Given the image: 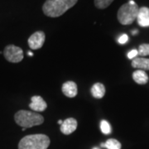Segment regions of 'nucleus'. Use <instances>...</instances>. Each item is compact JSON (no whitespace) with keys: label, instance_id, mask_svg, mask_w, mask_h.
I'll return each mask as SVG.
<instances>
[{"label":"nucleus","instance_id":"1","mask_svg":"<svg viewBox=\"0 0 149 149\" xmlns=\"http://www.w3.org/2000/svg\"><path fill=\"white\" fill-rule=\"evenodd\" d=\"M78 0H47L42 6L43 13L50 17H58L76 4Z\"/></svg>","mask_w":149,"mask_h":149},{"label":"nucleus","instance_id":"2","mask_svg":"<svg viewBox=\"0 0 149 149\" xmlns=\"http://www.w3.org/2000/svg\"><path fill=\"white\" fill-rule=\"evenodd\" d=\"M51 140L45 134L27 135L20 140L18 149H47Z\"/></svg>","mask_w":149,"mask_h":149},{"label":"nucleus","instance_id":"3","mask_svg":"<svg viewBox=\"0 0 149 149\" xmlns=\"http://www.w3.org/2000/svg\"><path fill=\"white\" fill-rule=\"evenodd\" d=\"M14 119L17 124L22 128H32L44 123V118L36 112L19 110L15 113Z\"/></svg>","mask_w":149,"mask_h":149},{"label":"nucleus","instance_id":"4","mask_svg":"<svg viewBox=\"0 0 149 149\" xmlns=\"http://www.w3.org/2000/svg\"><path fill=\"white\" fill-rule=\"evenodd\" d=\"M139 10L138 4L133 0H130L128 3L121 6L118 9V20L122 25H130L137 19Z\"/></svg>","mask_w":149,"mask_h":149},{"label":"nucleus","instance_id":"5","mask_svg":"<svg viewBox=\"0 0 149 149\" xmlns=\"http://www.w3.org/2000/svg\"><path fill=\"white\" fill-rule=\"evenodd\" d=\"M5 59L11 63H18L23 60V51L19 47L14 45H8L3 51Z\"/></svg>","mask_w":149,"mask_h":149},{"label":"nucleus","instance_id":"6","mask_svg":"<svg viewBox=\"0 0 149 149\" xmlns=\"http://www.w3.org/2000/svg\"><path fill=\"white\" fill-rule=\"evenodd\" d=\"M46 36L42 31H37L34 32L32 36L28 38V46L32 50H38L42 47L43 44L45 42Z\"/></svg>","mask_w":149,"mask_h":149},{"label":"nucleus","instance_id":"7","mask_svg":"<svg viewBox=\"0 0 149 149\" xmlns=\"http://www.w3.org/2000/svg\"><path fill=\"white\" fill-rule=\"evenodd\" d=\"M77 125H78V123L76 121V119H74L73 118H66L61 125V132L65 135H70L76 130Z\"/></svg>","mask_w":149,"mask_h":149},{"label":"nucleus","instance_id":"8","mask_svg":"<svg viewBox=\"0 0 149 149\" xmlns=\"http://www.w3.org/2000/svg\"><path fill=\"white\" fill-rule=\"evenodd\" d=\"M31 104H29L30 109L35 112H43L47 108V104L43 100L42 97L39 95L32 96Z\"/></svg>","mask_w":149,"mask_h":149},{"label":"nucleus","instance_id":"9","mask_svg":"<svg viewBox=\"0 0 149 149\" xmlns=\"http://www.w3.org/2000/svg\"><path fill=\"white\" fill-rule=\"evenodd\" d=\"M61 91L66 97L74 98L78 93L77 85H76V83H74V81H70V80L66 81L62 85Z\"/></svg>","mask_w":149,"mask_h":149},{"label":"nucleus","instance_id":"10","mask_svg":"<svg viewBox=\"0 0 149 149\" xmlns=\"http://www.w3.org/2000/svg\"><path fill=\"white\" fill-rule=\"evenodd\" d=\"M138 23L140 27H149V8L147 7H142L139 10V13L137 16Z\"/></svg>","mask_w":149,"mask_h":149},{"label":"nucleus","instance_id":"11","mask_svg":"<svg viewBox=\"0 0 149 149\" xmlns=\"http://www.w3.org/2000/svg\"><path fill=\"white\" fill-rule=\"evenodd\" d=\"M133 80L139 85H145L148 82V75L142 70H137L133 73Z\"/></svg>","mask_w":149,"mask_h":149},{"label":"nucleus","instance_id":"12","mask_svg":"<svg viewBox=\"0 0 149 149\" xmlns=\"http://www.w3.org/2000/svg\"><path fill=\"white\" fill-rule=\"evenodd\" d=\"M91 95L95 99H102L105 95V87L102 83H95L91 87Z\"/></svg>","mask_w":149,"mask_h":149},{"label":"nucleus","instance_id":"13","mask_svg":"<svg viewBox=\"0 0 149 149\" xmlns=\"http://www.w3.org/2000/svg\"><path fill=\"white\" fill-rule=\"evenodd\" d=\"M132 66L142 70H149V59L134 58L132 61Z\"/></svg>","mask_w":149,"mask_h":149},{"label":"nucleus","instance_id":"14","mask_svg":"<svg viewBox=\"0 0 149 149\" xmlns=\"http://www.w3.org/2000/svg\"><path fill=\"white\" fill-rule=\"evenodd\" d=\"M101 147L107 149H121L122 145L117 139H109L104 143H101Z\"/></svg>","mask_w":149,"mask_h":149},{"label":"nucleus","instance_id":"15","mask_svg":"<svg viewBox=\"0 0 149 149\" xmlns=\"http://www.w3.org/2000/svg\"><path fill=\"white\" fill-rule=\"evenodd\" d=\"M113 2V0H95V5L99 9H104Z\"/></svg>","mask_w":149,"mask_h":149},{"label":"nucleus","instance_id":"16","mask_svg":"<svg viewBox=\"0 0 149 149\" xmlns=\"http://www.w3.org/2000/svg\"><path fill=\"white\" fill-rule=\"evenodd\" d=\"M100 129L104 134H109L111 133V126L109 123L107 122L106 120H102L100 122Z\"/></svg>","mask_w":149,"mask_h":149},{"label":"nucleus","instance_id":"17","mask_svg":"<svg viewBox=\"0 0 149 149\" xmlns=\"http://www.w3.org/2000/svg\"><path fill=\"white\" fill-rule=\"evenodd\" d=\"M139 55L142 56H149V44L144 43L140 45L138 50Z\"/></svg>","mask_w":149,"mask_h":149},{"label":"nucleus","instance_id":"18","mask_svg":"<svg viewBox=\"0 0 149 149\" xmlns=\"http://www.w3.org/2000/svg\"><path fill=\"white\" fill-rule=\"evenodd\" d=\"M128 41V37L127 34H123L122 36H120L118 42L119 44H125Z\"/></svg>","mask_w":149,"mask_h":149},{"label":"nucleus","instance_id":"19","mask_svg":"<svg viewBox=\"0 0 149 149\" xmlns=\"http://www.w3.org/2000/svg\"><path fill=\"white\" fill-rule=\"evenodd\" d=\"M139 55V52H138V50L136 49H133L131 52H129L128 54V57L129 59H134L137 56Z\"/></svg>","mask_w":149,"mask_h":149},{"label":"nucleus","instance_id":"20","mask_svg":"<svg viewBox=\"0 0 149 149\" xmlns=\"http://www.w3.org/2000/svg\"><path fill=\"white\" fill-rule=\"evenodd\" d=\"M62 123H63V121L61 120V119H60V120H58V123L60 124V125H61L62 124Z\"/></svg>","mask_w":149,"mask_h":149},{"label":"nucleus","instance_id":"21","mask_svg":"<svg viewBox=\"0 0 149 149\" xmlns=\"http://www.w3.org/2000/svg\"><path fill=\"white\" fill-rule=\"evenodd\" d=\"M28 56H33V54H32V52H28Z\"/></svg>","mask_w":149,"mask_h":149},{"label":"nucleus","instance_id":"22","mask_svg":"<svg viewBox=\"0 0 149 149\" xmlns=\"http://www.w3.org/2000/svg\"><path fill=\"white\" fill-rule=\"evenodd\" d=\"M137 32H138V31H137V30H136V31H133V35H135V34H136Z\"/></svg>","mask_w":149,"mask_h":149},{"label":"nucleus","instance_id":"23","mask_svg":"<svg viewBox=\"0 0 149 149\" xmlns=\"http://www.w3.org/2000/svg\"><path fill=\"white\" fill-rule=\"evenodd\" d=\"M26 129H27V128H22V131H25Z\"/></svg>","mask_w":149,"mask_h":149},{"label":"nucleus","instance_id":"24","mask_svg":"<svg viewBox=\"0 0 149 149\" xmlns=\"http://www.w3.org/2000/svg\"><path fill=\"white\" fill-rule=\"evenodd\" d=\"M93 149H99V148H94Z\"/></svg>","mask_w":149,"mask_h":149}]
</instances>
